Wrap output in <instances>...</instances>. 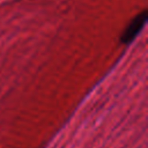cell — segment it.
Instances as JSON below:
<instances>
[{"label":"cell","instance_id":"6da1fadb","mask_svg":"<svg viewBox=\"0 0 148 148\" xmlns=\"http://www.w3.org/2000/svg\"><path fill=\"white\" fill-rule=\"evenodd\" d=\"M146 20H147L146 10H143L141 14L136 15L133 18V21L130 23V25L125 29V31L121 36V42L125 43V44L132 42V39L135 38L138 36V34L140 32V30L143 28V25L146 23Z\"/></svg>","mask_w":148,"mask_h":148}]
</instances>
